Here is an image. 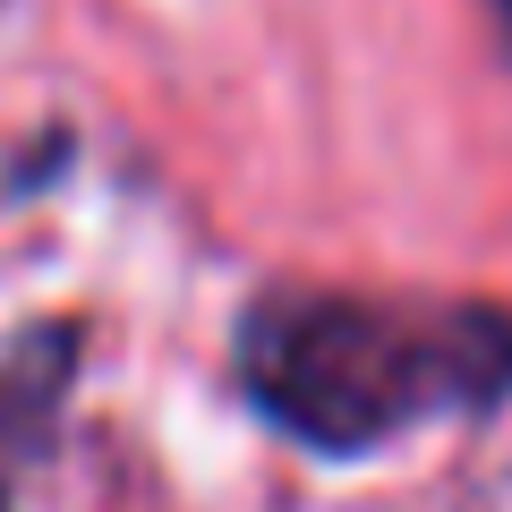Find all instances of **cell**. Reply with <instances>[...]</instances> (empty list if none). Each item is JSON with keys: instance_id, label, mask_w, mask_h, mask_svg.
<instances>
[{"instance_id": "cell-1", "label": "cell", "mask_w": 512, "mask_h": 512, "mask_svg": "<svg viewBox=\"0 0 512 512\" xmlns=\"http://www.w3.org/2000/svg\"><path fill=\"white\" fill-rule=\"evenodd\" d=\"M248 402L316 453H367L419 419L495 410L512 393V308L282 291L239 333Z\"/></svg>"}, {"instance_id": "cell-2", "label": "cell", "mask_w": 512, "mask_h": 512, "mask_svg": "<svg viewBox=\"0 0 512 512\" xmlns=\"http://www.w3.org/2000/svg\"><path fill=\"white\" fill-rule=\"evenodd\" d=\"M495 18H504V35H512V0H495Z\"/></svg>"}]
</instances>
